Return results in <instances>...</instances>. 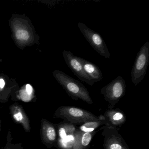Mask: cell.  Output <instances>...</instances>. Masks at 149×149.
I'll use <instances>...</instances> for the list:
<instances>
[{"label": "cell", "instance_id": "277c9868", "mask_svg": "<svg viewBox=\"0 0 149 149\" xmlns=\"http://www.w3.org/2000/svg\"><path fill=\"white\" fill-rule=\"evenodd\" d=\"M126 84L125 81L121 76L103 87L100 93L104 96V100L109 103V108L112 109L125 95Z\"/></svg>", "mask_w": 149, "mask_h": 149}, {"label": "cell", "instance_id": "8fae6325", "mask_svg": "<svg viewBox=\"0 0 149 149\" xmlns=\"http://www.w3.org/2000/svg\"><path fill=\"white\" fill-rule=\"evenodd\" d=\"M9 112L15 123L21 125L26 132H30V119L22 105L17 102L11 104L9 107Z\"/></svg>", "mask_w": 149, "mask_h": 149}, {"label": "cell", "instance_id": "7c38bea8", "mask_svg": "<svg viewBox=\"0 0 149 149\" xmlns=\"http://www.w3.org/2000/svg\"><path fill=\"white\" fill-rule=\"evenodd\" d=\"M104 116L107 121V125L117 129L126 122L125 114L119 109L107 110Z\"/></svg>", "mask_w": 149, "mask_h": 149}, {"label": "cell", "instance_id": "e0dca14e", "mask_svg": "<svg viewBox=\"0 0 149 149\" xmlns=\"http://www.w3.org/2000/svg\"><path fill=\"white\" fill-rule=\"evenodd\" d=\"M107 121L104 117L103 119L96 121H91L82 124L77 130L84 132L90 133L95 131L99 126L107 124Z\"/></svg>", "mask_w": 149, "mask_h": 149}, {"label": "cell", "instance_id": "9a60e30c", "mask_svg": "<svg viewBox=\"0 0 149 149\" xmlns=\"http://www.w3.org/2000/svg\"><path fill=\"white\" fill-rule=\"evenodd\" d=\"M35 97L34 91L30 84H25L19 89L15 94L12 97L14 101L22 100L24 102H29Z\"/></svg>", "mask_w": 149, "mask_h": 149}, {"label": "cell", "instance_id": "ffe728a7", "mask_svg": "<svg viewBox=\"0 0 149 149\" xmlns=\"http://www.w3.org/2000/svg\"><path fill=\"white\" fill-rule=\"evenodd\" d=\"M1 118H0V133H1Z\"/></svg>", "mask_w": 149, "mask_h": 149}, {"label": "cell", "instance_id": "5b68a950", "mask_svg": "<svg viewBox=\"0 0 149 149\" xmlns=\"http://www.w3.org/2000/svg\"><path fill=\"white\" fill-rule=\"evenodd\" d=\"M149 64V42L147 41L138 53L132 69L131 81L136 86L143 79Z\"/></svg>", "mask_w": 149, "mask_h": 149}, {"label": "cell", "instance_id": "8992f818", "mask_svg": "<svg viewBox=\"0 0 149 149\" xmlns=\"http://www.w3.org/2000/svg\"><path fill=\"white\" fill-rule=\"evenodd\" d=\"M77 26L91 46L100 55L111 59L110 54L101 35L88 27L84 23L79 22Z\"/></svg>", "mask_w": 149, "mask_h": 149}, {"label": "cell", "instance_id": "6da1fadb", "mask_svg": "<svg viewBox=\"0 0 149 149\" xmlns=\"http://www.w3.org/2000/svg\"><path fill=\"white\" fill-rule=\"evenodd\" d=\"M9 24L12 39L20 49L39 44L40 36L36 33L31 20L25 14H13Z\"/></svg>", "mask_w": 149, "mask_h": 149}, {"label": "cell", "instance_id": "3957f363", "mask_svg": "<svg viewBox=\"0 0 149 149\" xmlns=\"http://www.w3.org/2000/svg\"><path fill=\"white\" fill-rule=\"evenodd\" d=\"M53 117L62 118L65 122L75 125L89 121L100 120L103 119L104 116L102 115L96 116L88 111L74 106H62L56 110Z\"/></svg>", "mask_w": 149, "mask_h": 149}, {"label": "cell", "instance_id": "4fadbf2b", "mask_svg": "<svg viewBox=\"0 0 149 149\" xmlns=\"http://www.w3.org/2000/svg\"><path fill=\"white\" fill-rule=\"evenodd\" d=\"M78 59L82 64L84 72L93 83L102 80L103 76L102 71L94 63L79 56Z\"/></svg>", "mask_w": 149, "mask_h": 149}, {"label": "cell", "instance_id": "2e32d148", "mask_svg": "<svg viewBox=\"0 0 149 149\" xmlns=\"http://www.w3.org/2000/svg\"><path fill=\"white\" fill-rule=\"evenodd\" d=\"M55 125L57 131V139H63L73 135L77 129L74 125L66 122Z\"/></svg>", "mask_w": 149, "mask_h": 149}, {"label": "cell", "instance_id": "30bf717a", "mask_svg": "<svg viewBox=\"0 0 149 149\" xmlns=\"http://www.w3.org/2000/svg\"><path fill=\"white\" fill-rule=\"evenodd\" d=\"M19 88L15 79L0 73V103H6Z\"/></svg>", "mask_w": 149, "mask_h": 149}, {"label": "cell", "instance_id": "ac0fdd59", "mask_svg": "<svg viewBox=\"0 0 149 149\" xmlns=\"http://www.w3.org/2000/svg\"><path fill=\"white\" fill-rule=\"evenodd\" d=\"M75 142L74 133L63 139H57L56 146L60 149H71Z\"/></svg>", "mask_w": 149, "mask_h": 149}, {"label": "cell", "instance_id": "5bb4252c", "mask_svg": "<svg viewBox=\"0 0 149 149\" xmlns=\"http://www.w3.org/2000/svg\"><path fill=\"white\" fill-rule=\"evenodd\" d=\"M95 133V131L86 133L77 129L74 133L75 142L71 149H87Z\"/></svg>", "mask_w": 149, "mask_h": 149}, {"label": "cell", "instance_id": "52a82bcc", "mask_svg": "<svg viewBox=\"0 0 149 149\" xmlns=\"http://www.w3.org/2000/svg\"><path fill=\"white\" fill-rule=\"evenodd\" d=\"M104 149H130L118 129L106 124L103 127Z\"/></svg>", "mask_w": 149, "mask_h": 149}, {"label": "cell", "instance_id": "7a4b0ae2", "mask_svg": "<svg viewBox=\"0 0 149 149\" xmlns=\"http://www.w3.org/2000/svg\"><path fill=\"white\" fill-rule=\"evenodd\" d=\"M53 74L56 81L71 98L76 101L82 100L88 104H93V100L88 89L82 84L61 70H55Z\"/></svg>", "mask_w": 149, "mask_h": 149}, {"label": "cell", "instance_id": "d6986e66", "mask_svg": "<svg viewBox=\"0 0 149 149\" xmlns=\"http://www.w3.org/2000/svg\"><path fill=\"white\" fill-rule=\"evenodd\" d=\"M13 138L11 131H8L7 136V141L6 146L3 149H24L21 143H13Z\"/></svg>", "mask_w": 149, "mask_h": 149}, {"label": "cell", "instance_id": "9c48e42d", "mask_svg": "<svg viewBox=\"0 0 149 149\" xmlns=\"http://www.w3.org/2000/svg\"><path fill=\"white\" fill-rule=\"evenodd\" d=\"M41 140L46 147L52 148L56 146L57 135L55 125L45 118L41 121Z\"/></svg>", "mask_w": 149, "mask_h": 149}, {"label": "cell", "instance_id": "ba28073f", "mask_svg": "<svg viewBox=\"0 0 149 149\" xmlns=\"http://www.w3.org/2000/svg\"><path fill=\"white\" fill-rule=\"evenodd\" d=\"M62 54L66 64L74 74L82 81L84 82L89 86H93L94 84L84 72L78 56L74 55L71 51L67 50L63 51Z\"/></svg>", "mask_w": 149, "mask_h": 149}]
</instances>
